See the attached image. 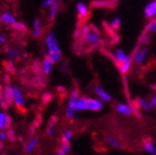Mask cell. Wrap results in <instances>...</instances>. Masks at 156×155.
Segmentation results:
<instances>
[{"label": "cell", "instance_id": "6da1fadb", "mask_svg": "<svg viewBox=\"0 0 156 155\" xmlns=\"http://www.w3.org/2000/svg\"><path fill=\"white\" fill-rule=\"evenodd\" d=\"M104 103L98 98H89L79 96L77 102H76V111H90V112H99L103 109Z\"/></svg>", "mask_w": 156, "mask_h": 155}, {"label": "cell", "instance_id": "7a4b0ae2", "mask_svg": "<svg viewBox=\"0 0 156 155\" xmlns=\"http://www.w3.org/2000/svg\"><path fill=\"white\" fill-rule=\"evenodd\" d=\"M79 98V91L78 89H73L69 92V97L67 100V104L65 107V116L68 121H74L76 117V102Z\"/></svg>", "mask_w": 156, "mask_h": 155}, {"label": "cell", "instance_id": "3957f363", "mask_svg": "<svg viewBox=\"0 0 156 155\" xmlns=\"http://www.w3.org/2000/svg\"><path fill=\"white\" fill-rule=\"evenodd\" d=\"M83 38L89 46H97L101 41V35L97 29L90 26L83 27Z\"/></svg>", "mask_w": 156, "mask_h": 155}, {"label": "cell", "instance_id": "277c9868", "mask_svg": "<svg viewBox=\"0 0 156 155\" xmlns=\"http://www.w3.org/2000/svg\"><path fill=\"white\" fill-rule=\"evenodd\" d=\"M150 56V49L147 47H140L136 50V52L132 56V63L136 65H143L146 63V61Z\"/></svg>", "mask_w": 156, "mask_h": 155}, {"label": "cell", "instance_id": "5b68a950", "mask_svg": "<svg viewBox=\"0 0 156 155\" xmlns=\"http://www.w3.org/2000/svg\"><path fill=\"white\" fill-rule=\"evenodd\" d=\"M44 44H46V48L48 50V53H51V52H58V51H61L60 46H58V41L56 38L54 32H49L48 34L44 37Z\"/></svg>", "mask_w": 156, "mask_h": 155}, {"label": "cell", "instance_id": "8992f818", "mask_svg": "<svg viewBox=\"0 0 156 155\" xmlns=\"http://www.w3.org/2000/svg\"><path fill=\"white\" fill-rule=\"evenodd\" d=\"M12 92H13V102H14V105L19 110H24L25 104H26V100L23 97L22 91L20 90V88L16 85H12Z\"/></svg>", "mask_w": 156, "mask_h": 155}, {"label": "cell", "instance_id": "52a82bcc", "mask_svg": "<svg viewBox=\"0 0 156 155\" xmlns=\"http://www.w3.org/2000/svg\"><path fill=\"white\" fill-rule=\"evenodd\" d=\"M113 59L116 62L117 66L120 65V64H125V63H129L132 62V58H130L129 54L126 53V51L124 49H116V50L113 52Z\"/></svg>", "mask_w": 156, "mask_h": 155}, {"label": "cell", "instance_id": "ba28073f", "mask_svg": "<svg viewBox=\"0 0 156 155\" xmlns=\"http://www.w3.org/2000/svg\"><path fill=\"white\" fill-rule=\"evenodd\" d=\"M93 93H94L98 99L101 100L102 102L112 101V95H111L110 92L107 91L103 86L99 85V84H97V85L93 87Z\"/></svg>", "mask_w": 156, "mask_h": 155}, {"label": "cell", "instance_id": "9c48e42d", "mask_svg": "<svg viewBox=\"0 0 156 155\" xmlns=\"http://www.w3.org/2000/svg\"><path fill=\"white\" fill-rule=\"evenodd\" d=\"M115 111L122 116H130L133 113V107L130 104H127L125 102H118L115 105Z\"/></svg>", "mask_w": 156, "mask_h": 155}, {"label": "cell", "instance_id": "30bf717a", "mask_svg": "<svg viewBox=\"0 0 156 155\" xmlns=\"http://www.w3.org/2000/svg\"><path fill=\"white\" fill-rule=\"evenodd\" d=\"M12 126V117L5 111H0V130H8Z\"/></svg>", "mask_w": 156, "mask_h": 155}, {"label": "cell", "instance_id": "8fae6325", "mask_svg": "<svg viewBox=\"0 0 156 155\" xmlns=\"http://www.w3.org/2000/svg\"><path fill=\"white\" fill-rule=\"evenodd\" d=\"M144 16L146 19H156V0H151L144 7Z\"/></svg>", "mask_w": 156, "mask_h": 155}, {"label": "cell", "instance_id": "7c38bea8", "mask_svg": "<svg viewBox=\"0 0 156 155\" xmlns=\"http://www.w3.org/2000/svg\"><path fill=\"white\" fill-rule=\"evenodd\" d=\"M38 143H39L38 137L34 136V137H32V138H29L28 140L25 142L24 148H23V152H24L25 154H30V153L38 146Z\"/></svg>", "mask_w": 156, "mask_h": 155}, {"label": "cell", "instance_id": "4fadbf2b", "mask_svg": "<svg viewBox=\"0 0 156 155\" xmlns=\"http://www.w3.org/2000/svg\"><path fill=\"white\" fill-rule=\"evenodd\" d=\"M76 12H77L78 16L80 19H85L89 14V7L83 1H79V2L76 3Z\"/></svg>", "mask_w": 156, "mask_h": 155}, {"label": "cell", "instance_id": "5bb4252c", "mask_svg": "<svg viewBox=\"0 0 156 155\" xmlns=\"http://www.w3.org/2000/svg\"><path fill=\"white\" fill-rule=\"evenodd\" d=\"M16 19H15L14 14L11 12H3L2 14L0 15V23L7 25H13L14 23H16Z\"/></svg>", "mask_w": 156, "mask_h": 155}, {"label": "cell", "instance_id": "9a60e30c", "mask_svg": "<svg viewBox=\"0 0 156 155\" xmlns=\"http://www.w3.org/2000/svg\"><path fill=\"white\" fill-rule=\"evenodd\" d=\"M42 73L44 74L46 76L50 75V73L52 72V68H53V62L50 60V58L48 56V54H46L42 60Z\"/></svg>", "mask_w": 156, "mask_h": 155}, {"label": "cell", "instance_id": "2e32d148", "mask_svg": "<svg viewBox=\"0 0 156 155\" xmlns=\"http://www.w3.org/2000/svg\"><path fill=\"white\" fill-rule=\"evenodd\" d=\"M142 148L146 153L152 155H156V146L152 139H145L142 143Z\"/></svg>", "mask_w": 156, "mask_h": 155}, {"label": "cell", "instance_id": "e0dca14e", "mask_svg": "<svg viewBox=\"0 0 156 155\" xmlns=\"http://www.w3.org/2000/svg\"><path fill=\"white\" fill-rule=\"evenodd\" d=\"M42 31H44V28H42V23L40 19H35L34 22H33V37H35V38L40 37L42 34Z\"/></svg>", "mask_w": 156, "mask_h": 155}, {"label": "cell", "instance_id": "ac0fdd59", "mask_svg": "<svg viewBox=\"0 0 156 155\" xmlns=\"http://www.w3.org/2000/svg\"><path fill=\"white\" fill-rule=\"evenodd\" d=\"M3 100L7 102L9 106L14 104L13 102V92H12V87L9 85H5L3 87Z\"/></svg>", "mask_w": 156, "mask_h": 155}, {"label": "cell", "instance_id": "d6986e66", "mask_svg": "<svg viewBox=\"0 0 156 155\" xmlns=\"http://www.w3.org/2000/svg\"><path fill=\"white\" fill-rule=\"evenodd\" d=\"M136 105L140 110L144 112H151V110L153 109L149 100L144 99V98H138L136 99Z\"/></svg>", "mask_w": 156, "mask_h": 155}, {"label": "cell", "instance_id": "ffe728a7", "mask_svg": "<svg viewBox=\"0 0 156 155\" xmlns=\"http://www.w3.org/2000/svg\"><path fill=\"white\" fill-rule=\"evenodd\" d=\"M56 121H58V117H56L55 115H53L51 118L49 119V123L46 128V135L48 137H52L54 135V128H55Z\"/></svg>", "mask_w": 156, "mask_h": 155}, {"label": "cell", "instance_id": "44dd1931", "mask_svg": "<svg viewBox=\"0 0 156 155\" xmlns=\"http://www.w3.org/2000/svg\"><path fill=\"white\" fill-rule=\"evenodd\" d=\"M105 142L107 143V146H111V148H113V149H116V150H120V149L122 148V143L113 136L105 137Z\"/></svg>", "mask_w": 156, "mask_h": 155}, {"label": "cell", "instance_id": "7402d4cb", "mask_svg": "<svg viewBox=\"0 0 156 155\" xmlns=\"http://www.w3.org/2000/svg\"><path fill=\"white\" fill-rule=\"evenodd\" d=\"M58 11H60V2H58V1H56V2H54L53 5H51L50 7H49L48 19L50 20V21L54 20V17L58 15Z\"/></svg>", "mask_w": 156, "mask_h": 155}, {"label": "cell", "instance_id": "603a6c76", "mask_svg": "<svg viewBox=\"0 0 156 155\" xmlns=\"http://www.w3.org/2000/svg\"><path fill=\"white\" fill-rule=\"evenodd\" d=\"M69 152H71V143L60 141V146H58L55 155H68Z\"/></svg>", "mask_w": 156, "mask_h": 155}, {"label": "cell", "instance_id": "cb8c5ba5", "mask_svg": "<svg viewBox=\"0 0 156 155\" xmlns=\"http://www.w3.org/2000/svg\"><path fill=\"white\" fill-rule=\"evenodd\" d=\"M7 56L9 61H16L21 56V51L16 48H8L7 49Z\"/></svg>", "mask_w": 156, "mask_h": 155}, {"label": "cell", "instance_id": "d4e9b609", "mask_svg": "<svg viewBox=\"0 0 156 155\" xmlns=\"http://www.w3.org/2000/svg\"><path fill=\"white\" fill-rule=\"evenodd\" d=\"M74 137V132L71 130V129H66L62 132V136H61V141L62 142H68L71 143L72 139Z\"/></svg>", "mask_w": 156, "mask_h": 155}, {"label": "cell", "instance_id": "484cf974", "mask_svg": "<svg viewBox=\"0 0 156 155\" xmlns=\"http://www.w3.org/2000/svg\"><path fill=\"white\" fill-rule=\"evenodd\" d=\"M3 67H5V72H7L8 74L13 75V74L16 73V67H15L14 63H13L12 61H7V62H5V63H3Z\"/></svg>", "mask_w": 156, "mask_h": 155}, {"label": "cell", "instance_id": "4316f807", "mask_svg": "<svg viewBox=\"0 0 156 155\" xmlns=\"http://www.w3.org/2000/svg\"><path fill=\"white\" fill-rule=\"evenodd\" d=\"M120 24H122V20H120V17H118V16L113 17L110 22H108V26H110L112 29H114V31H117V29L119 28Z\"/></svg>", "mask_w": 156, "mask_h": 155}, {"label": "cell", "instance_id": "83f0119b", "mask_svg": "<svg viewBox=\"0 0 156 155\" xmlns=\"http://www.w3.org/2000/svg\"><path fill=\"white\" fill-rule=\"evenodd\" d=\"M145 32L149 34H156V19L151 20L145 27Z\"/></svg>", "mask_w": 156, "mask_h": 155}, {"label": "cell", "instance_id": "f1b7e54d", "mask_svg": "<svg viewBox=\"0 0 156 155\" xmlns=\"http://www.w3.org/2000/svg\"><path fill=\"white\" fill-rule=\"evenodd\" d=\"M11 28L16 31V32H26L27 31V27L24 23L22 22H16L14 23L13 25H11Z\"/></svg>", "mask_w": 156, "mask_h": 155}, {"label": "cell", "instance_id": "f546056e", "mask_svg": "<svg viewBox=\"0 0 156 155\" xmlns=\"http://www.w3.org/2000/svg\"><path fill=\"white\" fill-rule=\"evenodd\" d=\"M33 70L36 75H40L42 73V63L39 61H35L33 64Z\"/></svg>", "mask_w": 156, "mask_h": 155}, {"label": "cell", "instance_id": "4dcf8cb0", "mask_svg": "<svg viewBox=\"0 0 156 155\" xmlns=\"http://www.w3.org/2000/svg\"><path fill=\"white\" fill-rule=\"evenodd\" d=\"M7 136H8V141H10V142H15L16 141V133H15V130L12 127L7 130Z\"/></svg>", "mask_w": 156, "mask_h": 155}, {"label": "cell", "instance_id": "1f68e13d", "mask_svg": "<svg viewBox=\"0 0 156 155\" xmlns=\"http://www.w3.org/2000/svg\"><path fill=\"white\" fill-rule=\"evenodd\" d=\"M51 100H52V93H50V92H46V93H44L41 96V101L44 104H48Z\"/></svg>", "mask_w": 156, "mask_h": 155}, {"label": "cell", "instance_id": "d6a6232c", "mask_svg": "<svg viewBox=\"0 0 156 155\" xmlns=\"http://www.w3.org/2000/svg\"><path fill=\"white\" fill-rule=\"evenodd\" d=\"M58 0H44L41 2V8L42 9H49V7L51 5H53L54 2H56Z\"/></svg>", "mask_w": 156, "mask_h": 155}, {"label": "cell", "instance_id": "836d02e7", "mask_svg": "<svg viewBox=\"0 0 156 155\" xmlns=\"http://www.w3.org/2000/svg\"><path fill=\"white\" fill-rule=\"evenodd\" d=\"M150 103H151V105H152L153 109H156V95L152 96L151 99H150Z\"/></svg>", "mask_w": 156, "mask_h": 155}, {"label": "cell", "instance_id": "e575fe53", "mask_svg": "<svg viewBox=\"0 0 156 155\" xmlns=\"http://www.w3.org/2000/svg\"><path fill=\"white\" fill-rule=\"evenodd\" d=\"M10 81H11V76H10V74H7V75L3 76V82H5V85H9Z\"/></svg>", "mask_w": 156, "mask_h": 155}, {"label": "cell", "instance_id": "d590c367", "mask_svg": "<svg viewBox=\"0 0 156 155\" xmlns=\"http://www.w3.org/2000/svg\"><path fill=\"white\" fill-rule=\"evenodd\" d=\"M3 100V87L0 85V106H1V102Z\"/></svg>", "mask_w": 156, "mask_h": 155}, {"label": "cell", "instance_id": "8d00e7d4", "mask_svg": "<svg viewBox=\"0 0 156 155\" xmlns=\"http://www.w3.org/2000/svg\"><path fill=\"white\" fill-rule=\"evenodd\" d=\"M5 42H7V38H5V36H3L0 33V44H5Z\"/></svg>", "mask_w": 156, "mask_h": 155}, {"label": "cell", "instance_id": "74e56055", "mask_svg": "<svg viewBox=\"0 0 156 155\" xmlns=\"http://www.w3.org/2000/svg\"><path fill=\"white\" fill-rule=\"evenodd\" d=\"M11 155H17V154H11Z\"/></svg>", "mask_w": 156, "mask_h": 155}]
</instances>
